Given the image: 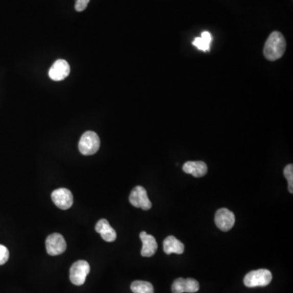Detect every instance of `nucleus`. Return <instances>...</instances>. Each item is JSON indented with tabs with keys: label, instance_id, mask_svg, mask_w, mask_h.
Returning <instances> with one entry per match:
<instances>
[{
	"label": "nucleus",
	"instance_id": "obj_11",
	"mask_svg": "<svg viewBox=\"0 0 293 293\" xmlns=\"http://www.w3.org/2000/svg\"><path fill=\"white\" fill-rule=\"evenodd\" d=\"M142 243H143V248L141 250V255L145 257H153L156 252H157V240L155 239L153 235L146 234L145 231H142L139 234Z\"/></svg>",
	"mask_w": 293,
	"mask_h": 293
},
{
	"label": "nucleus",
	"instance_id": "obj_3",
	"mask_svg": "<svg viewBox=\"0 0 293 293\" xmlns=\"http://www.w3.org/2000/svg\"><path fill=\"white\" fill-rule=\"evenodd\" d=\"M101 146L100 137L94 131L85 132L79 140V149L84 156H90L98 152Z\"/></svg>",
	"mask_w": 293,
	"mask_h": 293
},
{
	"label": "nucleus",
	"instance_id": "obj_5",
	"mask_svg": "<svg viewBox=\"0 0 293 293\" xmlns=\"http://www.w3.org/2000/svg\"><path fill=\"white\" fill-rule=\"evenodd\" d=\"M129 200L135 208H140L143 210H149L152 208V202L148 197V193L144 187L141 186H137L133 189Z\"/></svg>",
	"mask_w": 293,
	"mask_h": 293
},
{
	"label": "nucleus",
	"instance_id": "obj_15",
	"mask_svg": "<svg viewBox=\"0 0 293 293\" xmlns=\"http://www.w3.org/2000/svg\"><path fill=\"white\" fill-rule=\"evenodd\" d=\"M212 41H213L212 34L209 31H205L201 34V37L195 38V40L192 42V44L197 46L199 50L203 51V52H209L210 50V44Z\"/></svg>",
	"mask_w": 293,
	"mask_h": 293
},
{
	"label": "nucleus",
	"instance_id": "obj_1",
	"mask_svg": "<svg viewBox=\"0 0 293 293\" xmlns=\"http://www.w3.org/2000/svg\"><path fill=\"white\" fill-rule=\"evenodd\" d=\"M286 40L279 31L270 34L264 46V57L270 61H275L283 57L286 51Z\"/></svg>",
	"mask_w": 293,
	"mask_h": 293
},
{
	"label": "nucleus",
	"instance_id": "obj_14",
	"mask_svg": "<svg viewBox=\"0 0 293 293\" xmlns=\"http://www.w3.org/2000/svg\"><path fill=\"white\" fill-rule=\"evenodd\" d=\"M164 252L167 255L176 253V254H182L184 252V245L181 241L176 239L173 235L167 237L163 243Z\"/></svg>",
	"mask_w": 293,
	"mask_h": 293
},
{
	"label": "nucleus",
	"instance_id": "obj_4",
	"mask_svg": "<svg viewBox=\"0 0 293 293\" xmlns=\"http://www.w3.org/2000/svg\"><path fill=\"white\" fill-rule=\"evenodd\" d=\"M90 267L88 262L83 260L76 261L72 264L69 271L71 283L76 286L84 284L87 275L90 273Z\"/></svg>",
	"mask_w": 293,
	"mask_h": 293
},
{
	"label": "nucleus",
	"instance_id": "obj_17",
	"mask_svg": "<svg viewBox=\"0 0 293 293\" xmlns=\"http://www.w3.org/2000/svg\"><path fill=\"white\" fill-rule=\"evenodd\" d=\"M283 175L288 182V191L290 193H293V165L289 164L284 168Z\"/></svg>",
	"mask_w": 293,
	"mask_h": 293
},
{
	"label": "nucleus",
	"instance_id": "obj_16",
	"mask_svg": "<svg viewBox=\"0 0 293 293\" xmlns=\"http://www.w3.org/2000/svg\"><path fill=\"white\" fill-rule=\"evenodd\" d=\"M131 289L134 293H154V288L152 283L141 280L133 282Z\"/></svg>",
	"mask_w": 293,
	"mask_h": 293
},
{
	"label": "nucleus",
	"instance_id": "obj_6",
	"mask_svg": "<svg viewBox=\"0 0 293 293\" xmlns=\"http://www.w3.org/2000/svg\"><path fill=\"white\" fill-rule=\"evenodd\" d=\"M67 245L64 236L59 233L52 234L46 239V252L51 256L62 254L66 250Z\"/></svg>",
	"mask_w": 293,
	"mask_h": 293
},
{
	"label": "nucleus",
	"instance_id": "obj_2",
	"mask_svg": "<svg viewBox=\"0 0 293 293\" xmlns=\"http://www.w3.org/2000/svg\"><path fill=\"white\" fill-rule=\"evenodd\" d=\"M272 280V274L266 269L250 271L245 275L243 283L248 287H265Z\"/></svg>",
	"mask_w": 293,
	"mask_h": 293
},
{
	"label": "nucleus",
	"instance_id": "obj_7",
	"mask_svg": "<svg viewBox=\"0 0 293 293\" xmlns=\"http://www.w3.org/2000/svg\"><path fill=\"white\" fill-rule=\"evenodd\" d=\"M52 199L59 209L66 210L70 209L74 203V197L68 189L59 188L52 193Z\"/></svg>",
	"mask_w": 293,
	"mask_h": 293
},
{
	"label": "nucleus",
	"instance_id": "obj_12",
	"mask_svg": "<svg viewBox=\"0 0 293 293\" xmlns=\"http://www.w3.org/2000/svg\"><path fill=\"white\" fill-rule=\"evenodd\" d=\"M95 231L102 237V239L106 242H113L117 239V233L111 227L109 222L106 219H101L95 225Z\"/></svg>",
	"mask_w": 293,
	"mask_h": 293
},
{
	"label": "nucleus",
	"instance_id": "obj_9",
	"mask_svg": "<svg viewBox=\"0 0 293 293\" xmlns=\"http://www.w3.org/2000/svg\"><path fill=\"white\" fill-rule=\"evenodd\" d=\"M200 284L194 279H175L172 284V292L173 293H194L199 291Z\"/></svg>",
	"mask_w": 293,
	"mask_h": 293
},
{
	"label": "nucleus",
	"instance_id": "obj_10",
	"mask_svg": "<svg viewBox=\"0 0 293 293\" xmlns=\"http://www.w3.org/2000/svg\"><path fill=\"white\" fill-rule=\"evenodd\" d=\"M70 66L66 60H57L51 67L48 75L51 79L54 81L64 80L69 75Z\"/></svg>",
	"mask_w": 293,
	"mask_h": 293
},
{
	"label": "nucleus",
	"instance_id": "obj_18",
	"mask_svg": "<svg viewBox=\"0 0 293 293\" xmlns=\"http://www.w3.org/2000/svg\"><path fill=\"white\" fill-rule=\"evenodd\" d=\"M9 258V251L4 245H0V265L6 263Z\"/></svg>",
	"mask_w": 293,
	"mask_h": 293
},
{
	"label": "nucleus",
	"instance_id": "obj_13",
	"mask_svg": "<svg viewBox=\"0 0 293 293\" xmlns=\"http://www.w3.org/2000/svg\"><path fill=\"white\" fill-rule=\"evenodd\" d=\"M183 169L185 173L196 178L205 176L208 172V167L203 161H187L183 165Z\"/></svg>",
	"mask_w": 293,
	"mask_h": 293
},
{
	"label": "nucleus",
	"instance_id": "obj_8",
	"mask_svg": "<svg viewBox=\"0 0 293 293\" xmlns=\"http://www.w3.org/2000/svg\"><path fill=\"white\" fill-rule=\"evenodd\" d=\"M235 215L229 209L223 208L216 212L215 223L221 231H230L235 225Z\"/></svg>",
	"mask_w": 293,
	"mask_h": 293
},
{
	"label": "nucleus",
	"instance_id": "obj_19",
	"mask_svg": "<svg viewBox=\"0 0 293 293\" xmlns=\"http://www.w3.org/2000/svg\"><path fill=\"white\" fill-rule=\"evenodd\" d=\"M90 0H76L75 9L78 12H83L87 8Z\"/></svg>",
	"mask_w": 293,
	"mask_h": 293
}]
</instances>
